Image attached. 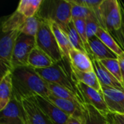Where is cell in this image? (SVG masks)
<instances>
[{
    "label": "cell",
    "instance_id": "19",
    "mask_svg": "<svg viewBox=\"0 0 124 124\" xmlns=\"http://www.w3.org/2000/svg\"><path fill=\"white\" fill-rule=\"evenodd\" d=\"M49 22L50 23L51 28L52 29V31L54 33L57 42L59 45V47L63 54L64 59L70 62L69 52L73 47L70 44L67 33L64 31L57 23L54 22H51V21H49Z\"/></svg>",
    "mask_w": 124,
    "mask_h": 124
},
{
    "label": "cell",
    "instance_id": "31",
    "mask_svg": "<svg viewBox=\"0 0 124 124\" xmlns=\"http://www.w3.org/2000/svg\"><path fill=\"white\" fill-rule=\"evenodd\" d=\"M100 26V22L94 13H92L89 17L86 18V28L88 39L96 35V33Z\"/></svg>",
    "mask_w": 124,
    "mask_h": 124
},
{
    "label": "cell",
    "instance_id": "13",
    "mask_svg": "<svg viewBox=\"0 0 124 124\" xmlns=\"http://www.w3.org/2000/svg\"><path fill=\"white\" fill-rule=\"evenodd\" d=\"M34 97L40 108L54 124H65L66 123L70 116L62 112L49 99L40 95H36Z\"/></svg>",
    "mask_w": 124,
    "mask_h": 124
},
{
    "label": "cell",
    "instance_id": "9",
    "mask_svg": "<svg viewBox=\"0 0 124 124\" xmlns=\"http://www.w3.org/2000/svg\"><path fill=\"white\" fill-rule=\"evenodd\" d=\"M27 118V124H55L40 108L34 97L22 101Z\"/></svg>",
    "mask_w": 124,
    "mask_h": 124
},
{
    "label": "cell",
    "instance_id": "38",
    "mask_svg": "<svg viewBox=\"0 0 124 124\" xmlns=\"http://www.w3.org/2000/svg\"><path fill=\"white\" fill-rule=\"evenodd\" d=\"M114 124H115V123H114Z\"/></svg>",
    "mask_w": 124,
    "mask_h": 124
},
{
    "label": "cell",
    "instance_id": "3",
    "mask_svg": "<svg viewBox=\"0 0 124 124\" xmlns=\"http://www.w3.org/2000/svg\"><path fill=\"white\" fill-rule=\"evenodd\" d=\"M36 15L44 20L57 23L67 32L72 20L71 4L69 0H43Z\"/></svg>",
    "mask_w": 124,
    "mask_h": 124
},
{
    "label": "cell",
    "instance_id": "36",
    "mask_svg": "<svg viewBox=\"0 0 124 124\" xmlns=\"http://www.w3.org/2000/svg\"><path fill=\"white\" fill-rule=\"evenodd\" d=\"M118 60L120 64L121 67V75H122V79H123V84L124 85V52L118 57Z\"/></svg>",
    "mask_w": 124,
    "mask_h": 124
},
{
    "label": "cell",
    "instance_id": "10",
    "mask_svg": "<svg viewBox=\"0 0 124 124\" xmlns=\"http://www.w3.org/2000/svg\"><path fill=\"white\" fill-rule=\"evenodd\" d=\"M102 94L110 113L124 114V92L101 84Z\"/></svg>",
    "mask_w": 124,
    "mask_h": 124
},
{
    "label": "cell",
    "instance_id": "30",
    "mask_svg": "<svg viewBox=\"0 0 124 124\" xmlns=\"http://www.w3.org/2000/svg\"><path fill=\"white\" fill-rule=\"evenodd\" d=\"M69 1L71 4V16L72 20L75 19H86L88 17H89L92 13H94L92 10H90L89 8L76 4L73 2H72L70 0Z\"/></svg>",
    "mask_w": 124,
    "mask_h": 124
},
{
    "label": "cell",
    "instance_id": "5",
    "mask_svg": "<svg viewBox=\"0 0 124 124\" xmlns=\"http://www.w3.org/2000/svg\"><path fill=\"white\" fill-rule=\"evenodd\" d=\"M20 32L12 31L9 32H1L0 40V65L1 78L9 72H12V57L15 43Z\"/></svg>",
    "mask_w": 124,
    "mask_h": 124
},
{
    "label": "cell",
    "instance_id": "25",
    "mask_svg": "<svg viewBox=\"0 0 124 124\" xmlns=\"http://www.w3.org/2000/svg\"><path fill=\"white\" fill-rule=\"evenodd\" d=\"M108 116H104L93 106L86 105L85 124H108Z\"/></svg>",
    "mask_w": 124,
    "mask_h": 124
},
{
    "label": "cell",
    "instance_id": "29",
    "mask_svg": "<svg viewBox=\"0 0 124 124\" xmlns=\"http://www.w3.org/2000/svg\"><path fill=\"white\" fill-rule=\"evenodd\" d=\"M101 62L109 70V72H110L113 74V76L115 78H116L117 80H118L123 84L122 75H121V67H120L118 60V59H106V60H101Z\"/></svg>",
    "mask_w": 124,
    "mask_h": 124
},
{
    "label": "cell",
    "instance_id": "17",
    "mask_svg": "<svg viewBox=\"0 0 124 124\" xmlns=\"http://www.w3.org/2000/svg\"><path fill=\"white\" fill-rule=\"evenodd\" d=\"M28 66L34 69L46 68L52 66L55 62L43 50L38 46H35L28 57Z\"/></svg>",
    "mask_w": 124,
    "mask_h": 124
},
{
    "label": "cell",
    "instance_id": "7",
    "mask_svg": "<svg viewBox=\"0 0 124 124\" xmlns=\"http://www.w3.org/2000/svg\"><path fill=\"white\" fill-rule=\"evenodd\" d=\"M35 46H36V37L20 33L15 43L12 57L13 69L21 66H28V57Z\"/></svg>",
    "mask_w": 124,
    "mask_h": 124
},
{
    "label": "cell",
    "instance_id": "12",
    "mask_svg": "<svg viewBox=\"0 0 124 124\" xmlns=\"http://www.w3.org/2000/svg\"><path fill=\"white\" fill-rule=\"evenodd\" d=\"M0 112V123L8 121H23L27 124L26 113L23 102L13 97Z\"/></svg>",
    "mask_w": 124,
    "mask_h": 124
},
{
    "label": "cell",
    "instance_id": "1",
    "mask_svg": "<svg viewBox=\"0 0 124 124\" xmlns=\"http://www.w3.org/2000/svg\"><path fill=\"white\" fill-rule=\"evenodd\" d=\"M13 84V97L19 101L36 95L45 98L51 94L48 84L31 66H21L12 72Z\"/></svg>",
    "mask_w": 124,
    "mask_h": 124
},
{
    "label": "cell",
    "instance_id": "23",
    "mask_svg": "<svg viewBox=\"0 0 124 124\" xmlns=\"http://www.w3.org/2000/svg\"><path fill=\"white\" fill-rule=\"evenodd\" d=\"M42 2L43 0H21L17 10L27 18L31 17L37 15Z\"/></svg>",
    "mask_w": 124,
    "mask_h": 124
},
{
    "label": "cell",
    "instance_id": "28",
    "mask_svg": "<svg viewBox=\"0 0 124 124\" xmlns=\"http://www.w3.org/2000/svg\"><path fill=\"white\" fill-rule=\"evenodd\" d=\"M70 1L76 4L87 7L90 10H92L96 15L98 21L100 22L101 27H102V22L100 16V7L103 0H70Z\"/></svg>",
    "mask_w": 124,
    "mask_h": 124
},
{
    "label": "cell",
    "instance_id": "15",
    "mask_svg": "<svg viewBox=\"0 0 124 124\" xmlns=\"http://www.w3.org/2000/svg\"><path fill=\"white\" fill-rule=\"evenodd\" d=\"M92 61L94 71L96 73L100 84L124 92V85L118 80H117V78H115L110 72H109V70L103 65L101 61L94 59L92 60Z\"/></svg>",
    "mask_w": 124,
    "mask_h": 124
},
{
    "label": "cell",
    "instance_id": "14",
    "mask_svg": "<svg viewBox=\"0 0 124 124\" xmlns=\"http://www.w3.org/2000/svg\"><path fill=\"white\" fill-rule=\"evenodd\" d=\"M47 99H49L52 103L57 106L68 116H75L81 118H85L86 105L84 106L75 102L57 97L52 93L48 96Z\"/></svg>",
    "mask_w": 124,
    "mask_h": 124
},
{
    "label": "cell",
    "instance_id": "26",
    "mask_svg": "<svg viewBox=\"0 0 124 124\" xmlns=\"http://www.w3.org/2000/svg\"><path fill=\"white\" fill-rule=\"evenodd\" d=\"M67 34L69 39V41L70 42V44L72 46V47L75 49L81 51L83 52H85L86 54L87 51L86 49V46L81 38V36H79L78 33L76 31V28L74 25L73 22L71 20V22L69 23L68 27V30H67Z\"/></svg>",
    "mask_w": 124,
    "mask_h": 124
},
{
    "label": "cell",
    "instance_id": "34",
    "mask_svg": "<svg viewBox=\"0 0 124 124\" xmlns=\"http://www.w3.org/2000/svg\"><path fill=\"white\" fill-rule=\"evenodd\" d=\"M65 124H85V118L70 116Z\"/></svg>",
    "mask_w": 124,
    "mask_h": 124
},
{
    "label": "cell",
    "instance_id": "2",
    "mask_svg": "<svg viewBox=\"0 0 124 124\" xmlns=\"http://www.w3.org/2000/svg\"><path fill=\"white\" fill-rule=\"evenodd\" d=\"M36 73L47 83L54 84L79 93L76 87L70 62L65 59L55 62L52 66L46 68L35 69Z\"/></svg>",
    "mask_w": 124,
    "mask_h": 124
},
{
    "label": "cell",
    "instance_id": "8",
    "mask_svg": "<svg viewBox=\"0 0 124 124\" xmlns=\"http://www.w3.org/2000/svg\"><path fill=\"white\" fill-rule=\"evenodd\" d=\"M76 87L85 105L93 106L105 116L110 114L102 93H100L93 88H91L81 82H76Z\"/></svg>",
    "mask_w": 124,
    "mask_h": 124
},
{
    "label": "cell",
    "instance_id": "22",
    "mask_svg": "<svg viewBox=\"0 0 124 124\" xmlns=\"http://www.w3.org/2000/svg\"><path fill=\"white\" fill-rule=\"evenodd\" d=\"M26 17L17 9L1 24V32H9L12 31H19L24 24Z\"/></svg>",
    "mask_w": 124,
    "mask_h": 124
},
{
    "label": "cell",
    "instance_id": "18",
    "mask_svg": "<svg viewBox=\"0 0 124 124\" xmlns=\"http://www.w3.org/2000/svg\"><path fill=\"white\" fill-rule=\"evenodd\" d=\"M13 96V84L12 72L6 73L1 78L0 82V111L9 102Z\"/></svg>",
    "mask_w": 124,
    "mask_h": 124
},
{
    "label": "cell",
    "instance_id": "27",
    "mask_svg": "<svg viewBox=\"0 0 124 124\" xmlns=\"http://www.w3.org/2000/svg\"><path fill=\"white\" fill-rule=\"evenodd\" d=\"M42 19L37 15H35L31 17H28L26 18L20 31L23 34L36 37Z\"/></svg>",
    "mask_w": 124,
    "mask_h": 124
},
{
    "label": "cell",
    "instance_id": "37",
    "mask_svg": "<svg viewBox=\"0 0 124 124\" xmlns=\"http://www.w3.org/2000/svg\"><path fill=\"white\" fill-rule=\"evenodd\" d=\"M108 124H114L113 120V118H112V115H111V113L108 115Z\"/></svg>",
    "mask_w": 124,
    "mask_h": 124
},
{
    "label": "cell",
    "instance_id": "33",
    "mask_svg": "<svg viewBox=\"0 0 124 124\" xmlns=\"http://www.w3.org/2000/svg\"><path fill=\"white\" fill-rule=\"evenodd\" d=\"M120 7H121V29L119 30L121 33V36L123 38V41L124 42V3L122 1H120Z\"/></svg>",
    "mask_w": 124,
    "mask_h": 124
},
{
    "label": "cell",
    "instance_id": "4",
    "mask_svg": "<svg viewBox=\"0 0 124 124\" xmlns=\"http://www.w3.org/2000/svg\"><path fill=\"white\" fill-rule=\"evenodd\" d=\"M36 46L46 53L55 62L64 58L49 21L42 19L39 31L36 36Z\"/></svg>",
    "mask_w": 124,
    "mask_h": 124
},
{
    "label": "cell",
    "instance_id": "35",
    "mask_svg": "<svg viewBox=\"0 0 124 124\" xmlns=\"http://www.w3.org/2000/svg\"><path fill=\"white\" fill-rule=\"evenodd\" d=\"M111 115L115 124H124V114L111 113Z\"/></svg>",
    "mask_w": 124,
    "mask_h": 124
},
{
    "label": "cell",
    "instance_id": "21",
    "mask_svg": "<svg viewBox=\"0 0 124 124\" xmlns=\"http://www.w3.org/2000/svg\"><path fill=\"white\" fill-rule=\"evenodd\" d=\"M47 84H48L49 90L54 96L62 98V99L75 102L84 106L86 105L80 94L74 92L67 88L62 87L61 86H59L54 84H52V83H47Z\"/></svg>",
    "mask_w": 124,
    "mask_h": 124
},
{
    "label": "cell",
    "instance_id": "20",
    "mask_svg": "<svg viewBox=\"0 0 124 124\" xmlns=\"http://www.w3.org/2000/svg\"><path fill=\"white\" fill-rule=\"evenodd\" d=\"M71 66V65H70ZM73 76L76 82H81L88 86L93 88L97 92L102 93L101 84L97 77L96 73L94 72H82L73 67H71Z\"/></svg>",
    "mask_w": 124,
    "mask_h": 124
},
{
    "label": "cell",
    "instance_id": "6",
    "mask_svg": "<svg viewBox=\"0 0 124 124\" xmlns=\"http://www.w3.org/2000/svg\"><path fill=\"white\" fill-rule=\"evenodd\" d=\"M102 28L109 33L118 31L121 27V12L119 1L103 0L100 7Z\"/></svg>",
    "mask_w": 124,
    "mask_h": 124
},
{
    "label": "cell",
    "instance_id": "32",
    "mask_svg": "<svg viewBox=\"0 0 124 124\" xmlns=\"http://www.w3.org/2000/svg\"><path fill=\"white\" fill-rule=\"evenodd\" d=\"M74 23V25L76 28L77 32L81 36L87 51L88 49V37L86 34V19H75L72 20Z\"/></svg>",
    "mask_w": 124,
    "mask_h": 124
},
{
    "label": "cell",
    "instance_id": "24",
    "mask_svg": "<svg viewBox=\"0 0 124 124\" xmlns=\"http://www.w3.org/2000/svg\"><path fill=\"white\" fill-rule=\"evenodd\" d=\"M96 36L118 56L121 55L124 52V50L122 49V48L117 44L116 40L110 35V33H109L102 27L100 26L98 28L96 33Z\"/></svg>",
    "mask_w": 124,
    "mask_h": 124
},
{
    "label": "cell",
    "instance_id": "11",
    "mask_svg": "<svg viewBox=\"0 0 124 124\" xmlns=\"http://www.w3.org/2000/svg\"><path fill=\"white\" fill-rule=\"evenodd\" d=\"M87 53L91 60H103L106 59H118V55L109 49L96 35L88 39Z\"/></svg>",
    "mask_w": 124,
    "mask_h": 124
},
{
    "label": "cell",
    "instance_id": "16",
    "mask_svg": "<svg viewBox=\"0 0 124 124\" xmlns=\"http://www.w3.org/2000/svg\"><path fill=\"white\" fill-rule=\"evenodd\" d=\"M69 60L71 67L82 72H94L92 61L88 54L72 48Z\"/></svg>",
    "mask_w": 124,
    "mask_h": 124
}]
</instances>
